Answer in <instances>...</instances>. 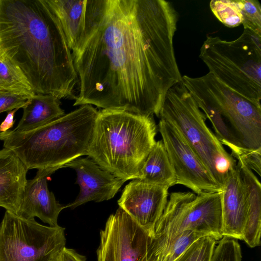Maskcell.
Returning a JSON list of instances; mask_svg holds the SVG:
<instances>
[{"instance_id":"19","label":"cell","mask_w":261,"mask_h":261,"mask_svg":"<svg viewBox=\"0 0 261 261\" xmlns=\"http://www.w3.org/2000/svg\"><path fill=\"white\" fill-rule=\"evenodd\" d=\"M237 165L246 187L249 200L247 221L243 240L251 248L260 245L261 232V185L253 171L240 160Z\"/></svg>"},{"instance_id":"30","label":"cell","mask_w":261,"mask_h":261,"mask_svg":"<svg viewBox=\"0 0 261 261\" xmlns=\"http://www.w3.org/2000/svg\"><path fill=\"white\" fill-rule=\"evenodd\" d=\"M18 110L14 109L8 112L5 119L0 124V133L10 130L13 127L15 122L14 115Z\"/></svg>"},{"instance_id":"27","label":"cell","mask_w":261,"mask_h":261,"mask_svg":"<svg viewBox=\"0 0 261 261\" xmlns=\"http://www.w3.org/2000/svg\"><path fill=\"white\" fill-rule=\"evenodd\" d=\"M231 155L236 160H241L247 167L261 176V148L249 149L239 147Z\"/></svg>"},{"instance_id":"7","label":"cell","mask_w":261,"mask_h":261,"mask_svg":"<svg viewBox=\"0 0 261 261\" xmlns=\"http://www.w3.org/2000/svg\"><path fill=\"white\" fill-rule=\"evenodd\" d=\"M186 230L203 233L216 241L223 238L221 192L204 194L171 193L155 225L149 251L163 247Z\"/></svg>"},{"instance_id":"29","label":"cell","mask_w":261,"mask_h":261,"mask_svg":"<svg viewBox=\"0 0 261 261\" xmlns=\"http://www.w3.org/2000/svg\"><path fill=\"white\" fill-rule=\"evenodd\" d=\"M56 261H86V257L74 250L65 247L59 254Z\"/></svg>"},{"instance_id":"12","label":"cell","mask_w":261,"mask_h":261,"mask_svg":"<svg viewBox=\"0 0 261 261\" xmlns=\"http://www.w3.org/2000/svg\"><path fill=\"white\" fill-rule=\"evenodd\" d=\"M57 17L68 45L77 51L100 25L111 0H45Z\"/></svg>"},{"instance_id":"23","label":"cell","mask_w":261,"mask_h":261,"mask_svg":"<svg viewBox=\"0 0 261 261\" xmlns=\"http://www.w3.org/2000/svg\"><path fill=\"white\" fill-rule=\"evenodd\" d=\"M210 6L217 19L226 27L233 28L242 24L238 0H212Z\"/></svg>"},{"instance_id":"10","label":"cell","mask_w":261,"mask_h":261,"mask_svg":"<svg viewBox=\"0 0 261 261\" xmlns=\"http://www.w3.org/2000/svg\"><path fill=\"white\" fill-rule=\"evenodd\" d=\"M100 234L97 261H149L150 236L121 208L110 216Z\"/></svg>"},{"instance_id":"8","label":"cell","mask_w":261,"mask_h":261,"mask_svg":"<svg viewBox=\"0 0 261 261\" xmlns=\"http://www.w3.org/2000/svg\"><path fill=\"white\" fill-rule=\"evenodd\" d=\"M182 79L195 100L208 103L221 114L242 147L261 148V105L233 91L210 72L198 77L184 75Z\"/></svg>"},{"instance_id":"9","label":"cell","mask_w":261,"mask_h":261,"mask_svg":"<svg viewBox=\"0 0 261 261\" xmlns=\"http://www.w3.org/2000/svg\"><path fill=\"white\" fill-rule=\"evenodd\" d=\"M64 231L6 211L0 223V261H56L65 247Z\"/></svg>"},{"instance_id":"28","label":"cell","mask_w":261,"mask_h":261,"mask_svg":"<svg viewBox=\"0 0 261 261\" xmlns=\"http://www.w3.org/2000/svg\"><path fill=\"white\" fill-rule=\"evenodd\" d=\"M30 98L23 95L0 91V113L23 108Z\"/></svg>"},{"instance_id":"22","label":"cell","mask_w":261,"mask_h":261,"mask_svg":"<svg viewBox=\"0 0 261 261\" xmlns=\"http://www.w3.org/2000/svg\"><path fill=\"white\" fill-rule=\"evenodd\" d=\"M203 233L191 230H186L176 234L163 247L149 251V257L165 256L167 261H174L199 239L205 237Z\"/></svg>"},{"instance_id":"11","label":"cell","mask_w":261,"mask_h":261,"mask_svg":"<svg viewBox=\"0 0 261 261\" xmlns=\"http://www.w3.org/2000/svg\"><path fill=\"white\" fill-rule=\"evenodd\" d=\"M158 128L175 173V185H182L196 194L222 191L175 127L160 119Z\"/></svg>"},{"instance_id":"3","label":"cell","mask_w":261,"mask_h":261,"mask_svg":"<svg viewBox=\"0 0 261 261\" xmlns=\"http://www.w3.org/2000/svg\"><path fill=\"white\" fill-rule=\"evenodd\" d=\"M98 111L84 105L34 129L0 133L4 147L11 150L28 170L53 173L81 156L87 155Z\"/></svg>"},{"instance_id":"25","label":"cell","mask_w":261,"mask_h":261,"mask_svg":"<svg viewBox=\"0 0 261 261\" xmlns=\"http://www.w3.org/2000/svg\"><path fill=\"white\" fill-rule=\"evenodd\" d=\"M216 242L211 237H202L174 261H210Z\"/></svg>"},{"instance_id":"15","label":"cell","mask_w":261,"mask_h":261,"mask_svg":"<svg viewBox=\"0 0 261 261\" xmlns=\"http://www.w3.org/2000/svg\"><path fill=\"white\" fill-rule=\"evenodd\" d=\"M223 237L243 240L249 200L238 165L227 178L221 192Z\"/></svg>"},{"instance_id":"24","label":"cell","mask_w":261,"mask_h":261,"mask_svg":"<svg viewBox=\"0 0 261 261\" xmlns=\"http://www.w3.org/2000/svg\"><path fill=\"white\" fill-rule=\"evenodd\" d=\"M244 29L261 36V5L257 0H238Z\"/></svg>"},{"instance_id":"21","label":"cell","mask_w":261,"mask_h":261,"mask_svg":"<svg viewBox=\"0 0 261 261\" xmlns=\"http://www.w3.org/2000/svg\"><path fill=\"white\" fill-rule=\"evenodd\" d=\"M0 91L29 97L36 94L22 71L2 55H0Z\"/></svg>"},{"instance_id":"1","label":"cell","mask_w":261,"mask_h":261,"mask_svg":"<svg viewBox=\"0 0 261 261\" xmlns=\"http://www.w3.org/2000/svg\"><path fill=\"white\" fill-rule=\"evenodd\" d=\"M178 19L165 0H111L100 25L72 53L73 106L158 117L167 92L182 82L173 47Z\"/></svg>"},{"instance_id":"26","label":"cell","mask_w":261,"mask_h":261,"mask_svg":"<svg viewBox=\"0 0 261 261\" xmlns=\"http://www.w3.org/2000/svg\"><path fill=\"white\" fill-rule=\"evenodd\" d=\"M210 261H242L241 249L237 240L223 237L215 247Z\"/></svg>"},{"instance_id":"5","label":"cell","mask_w":261,"mask_h":261,"mask_svg":"<svg viewBox=\"0 0 261 261\" xmlns=\"http://www.w3.org/2000/svg\"><path fill=\"white\" fill-rule=\"evenodd\" d=\"M158 117L176 128L223 188L237 161L207 126L206 116L182 82L167 92Z\"/></svg>"},{"instance_id":"31","label":"cell","mask_w":261,"mask_h":261,"mask_svg":"<svg viewBox=\"0 0 261 261\" xmlns=\"http://www.w3.org/2000/svg\"><path fill=\"white\" fill-rule=\"evenodd\" d=\"M149 261H167L165 257L163 256H156L151 258Z\"/></svg>"},{"instance_id":"4","label":"cell","mask_w":261,"mask_h":261,"mask_svg":"<svg viewBox=\"0 0 261 261\" xmlns=\"http://www.w3.org/2000/svg\"><path fill=\"white\" fill-rule=\"evenodd\" d=\"M156 133L152 115L102 109L98 111L87 155L117 178L138 179Z\"/></svg>"},{"instance_id":"2","label":"cell","mask_w":261,"mask_h":261,"mask_svg":"<svg viewBox=\"0 0 261 261\" xmlns=\"http://www.w3.org/2000/svg\"><path fill=\"white\" fill-rule=\"evenodd\" d=\"M0 55L22 71L36 94L75 99L72 54L45 0H0Z\"/></svg>"},{"instance_id":"13","label":"cell","mask_w":261,"mask_h":261,"mask_svg":"<svg viewBox=\"0 0 261 261\" xmlns=\"http://www.w3.org/2000/svg\"><path fill=\"white\" fill-rule=\"evenodd\" d=\"M169 189L134 179L124 188L118 204L151 238L166 206Z\"/></svg>"},{"instance_id":"18","label":"cell","mask_w":261,"mask_h":261,"mask_svg":"<svg viewBox=\"0 0 261 261\" xmlns=\"http://www.w3.org/2000/svg\"><path fill=\"white\" fill-rule=\"evenodd\" d=\"M58 97L48 94H35L22 108V116L13 130L21 133L29 131L65 115Z\"/></svg>"},{"instance_id":"16","label":"cell","mask_w":261,"mask_h":261,"mask_svg":"<svg viewBox=\"0 0 261 261\" xmlns=\"http://www.w3.org/2000/svg\"><path fill=\"white\" fill-rule=\"evenodd\" d=\"M52 173L49 170H38L35 176L27 180L18 216L28 219L37 217L49 226L58 225L59 215L65 207L48 190L47 177Z\"/></svg>"},{"instance_id":"6","label":"cell","mask_w":261,"mask_h":261,"mask_svg":"<svg viewBox=\"0 0 261 261\" xmlns=\"http://www.w3.org/2000/svg\"><path fill=\"white\" fill-rule=\"evenodd\" d=\"M199 57L221 83L261 105V36L248 29L233 41L208 35Z\"/></svg>"},{"instance_id":"17","label":"cell","mask_w":261,"mask_h":261,"mask_svg":"<svg viewBox=\"0 0 261 261\" xmlns=\"http://www.w3.org/2000/svg\"><path fill=\"white\" fill-rule=\"evenodd\" d=\"M28 170L10 149L0 150V207L17 215Z\"/></svg>"},{"instance_id":"14","label":"cell","mask_w":261,"mask_h":261,"mask_svg":"<svg viewBox=\"0 0 261 261\" xmlns=\"http://www.w3.org/2000/svg\"><path fill=\"white\" fill-rule=\"evenodd\" d=\"M64 167L74 169L77 174L76 184L80 188L75 200L65 207L73 209L88 202L108 200L115 195L125 181L102 169L89 157L79 158Z\"/></svg>"},{"instance_id":"20","label":"cell","mask_w":261,"mask_h":261,"mask_svg":"<svg viewBox=\"0 0 261 261\" xmlns=\"http://www.w3.org/2000/svg\"><path fill=\"white\" fill-rule=\"evenodd\" d=\"M138 180L151 184L175 185V176L162 140L156 141L142 167Z\"/></svg>"}]
</instances>
